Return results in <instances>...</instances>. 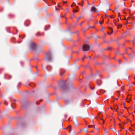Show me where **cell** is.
<instances>
[{"instance_id":"cell-1","label":"cell","mask_w":135,"mask_h":135,"mask_svg":"<svg viewBox=\"0 0 135 135\" xmlns=\"http://www.w3.org/2000/svg\"><path fill=\"white\" fill-rule=\"evenodd\" d=\"M38 97L39 96L36 93H26L23 95V99L22 101L23 104L29 107L32 106Z\"/></svg>"},{"instance_id":"cell-2","label":"cell","mask_w":135,"mask_h":135,"mask_svg":"<svg viewBox=\"0 0 135 135\" xmlns=\"http://www.w3.org/2000/svg\"><path fill=\"white\" fill-rule=\"evenodd\" d=\"M22 120L17 116L10 118L8 124V126L10 129L15 131L18 129L21 126Z\"/></svg>"},{"instance_id":"cell-3","label":"cell","mask_w":135,"mask_h":135,"mask_svg":"<svg viewBox=\"0 0 135 135\" xmlns=\"http://www.w3.org/2000/svg\"><path fill=\"white\" fill-rule=\"evenodd\" d=\"M29 107L23 104L20 110L17 112V117L22 120H25L29 115Z\"/></svg>"},{"instance_id":"cell-4","label":"cell","mask_w":135,"mask_h":135,"mask_svg":"<svg viewBox=\"0 0 135 135\" xmlns=\"http://www.w3.org/2000/svg\"><path fill=\"white\" fill-rule=\"evenodd\" d=\"M81 85V84L80 81L78 80L75 77H73L70 81V87L74 90H78L80 87Z\"/></svg>"},{"instance_id":"cell-5","label":"cell","mask_w":135,"mask_h":135,"mask_svg":"<svg viewBox=\"0 0 135 135\" xmlns=\"http://www.w3.org/2000/svg\"><path fill=\"white\" fill-rule=\"evenodd\" d=\"M39 51L43 52L45 53H47L51 52L52 50V46L49 43L44 42L41 44L39 46Z\"/></svg>"},{"instance_id":"cell-6","label":"cell","mask_w":135,"mask_h":135,"mask_svg":"<svg viewBox=\"0 0 135 135\" xmlns=\"http://www.w3.org/2000/svg\"><path fill=\"white\" fill-rule=\"evenodd\" d=\"M75 42L71 39L64 38L62 41V44L65 48H71L74 46Z\"/></svg>"},{"instance_id":"cell-7","label":"cell","mask_w":135,"mask_h":135,"mask_svg":"<svg viewBox=\"0 0 135 135\" xmlns=\"http://www.w3.org/2000/svg\"><path fill=\"white\" fill-rule=\"evenodd\" d=\"M36 52L31 50L27 51L25 55V58L28 61H31L34 58H36Z\"/></svg>"},{"instance_id":"cell-8","label":"cell","mask_w":135,"mask_h":135,"mask_svg":"<svg viewBox=\"0 0 135 135\" xmlns=\"http://www.w3.org/2000/svg\"><path fill=\"white\" fill-rule=\"evenodd\" d=\"M53 81H54V78L52 75L48 76L47 78H46L44 82L43 83V86H44L45 88L48 86L51 85Z\"/></svg>"},{"instance_id":"cell-9","label":"cell","mask_w":135,"mask_h":135,"mask_svg":"<svg viewBox=\"0 0 135 135\" xmlns=\"http://www.w3.org/2000/svg\"><path fill=\"white\" fill-rule=\"evenodd\" d=\"M56 88L52 85H50L45 88V92L47 95H49L56 93Z\"/></svg>"},{"instance_id":"cell-10","label":"cell","mask_w":135,"mask_h":135,"mask_svg":"<svg viewBox=\"0 0 135 135\" xmlns=\"http://www.w3.org/2000/svg\"><path fill=\"white\" fill-rule=\"evenodd\" d=\"M29 48L31 50L33 51L34 52H36L38 50V49H39V46H37L36 43L34 42L31 41L29 43Z\"/></svg>"},{"instance_id":"cell-11","label":"cell","mask_w":135,"mask_h":135,"mask_svg":"<svg viewBox=\"0 0 135 135\" xmlns=\"http://www.w3.org/2000/svg\"><path fill=\"white\" fill-rule=\"evenodd\" d=\"M45 53H44L43 52L39 51V52L37 53L36 58L39 61H43L46 58V54Z\"/></svg>"},{"instance_id":"cell-12","label":"cell","mask_w":135,"mask_h":135,"mask_svg":"<svg viewBox=\"0 0 135 135\" xmlns=\"http://www.w3.org/2000/svg\"><path fill=\"white\" fill-rule=\"evenodd\" d=\"M56 93L57 95L58 98L63 97V95L65 94V93L63 91V90L59 87H58L56 88Z\"/></svg>"},{"instance_id":"cell-13","label":"cell","mask_w":135,"mask_h":135,"mask_svg":"<svg viewBox=\"0 0 135 135\" xmlns=\"http://www.w3.org/2000/svg\"><path fill=\"white\" fill-rule=\"evenodd\" d=\"M58 98L57 95L56 94V93H54V94H51V95H48V100H49L50 101H52V102H55V100H54L53 99H56V100H57V98Z\"/></svg>"},{"instance_id":"cell-14","label":"cell","mask_w":135,"mask_h":135,"mask_svg":"<svg viewBox=\"0 0 135 135\" xmlns=\"http://www.w3.org/2000/svg\"><path fill=\"white\" fill-rule=\"evenodd\" d=\"M38 61V60L36 58H34L33 59L30 61L29 64H30V66H31V67H36L37 66V65Z\"/></svg>"},{"instance_id":"cell-15","label":"cell","mask_w":135,"mask_h":135,"mask_svg":"<svg viewBox=\"0 0 135 135\" xmlns=\"http://www.w3.org/2000/svg\"><path fill=\"white\" fill-rule=\"evenodd\" d=\"M82 49L83 52H88L90 49V46L88 44H84L82 46Z\"/></svg>"}]
</instances>
